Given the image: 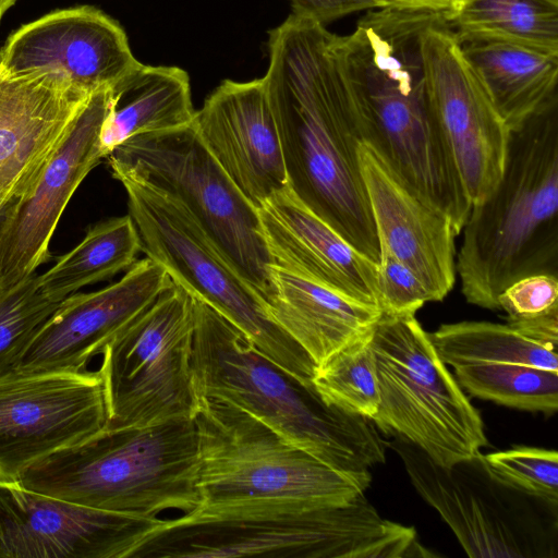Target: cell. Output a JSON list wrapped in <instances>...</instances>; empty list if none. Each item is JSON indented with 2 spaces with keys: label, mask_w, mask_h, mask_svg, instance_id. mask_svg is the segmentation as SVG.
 I'll return each instance as SVG.
<instances>
[{
  "label": "cell",
  "mask_w": 558,
  "mask_h": 558,
  "mask_svg": "<svg viewBox=\"0 0 558 558\" xmlns=\"http://www.w3.org/2000/svg\"><path fill=\"white\" fill-rule=\"evenodd\" d=\"M378 306L384 314H415L430 296L417 276L386 247L379 246Z\"/></svg>",
  "instance_id": "cell-33"
},
{
  "label": "cell",
  "mask_w": 558,
  "mask_h": 558,
  "mask_svg": "<svg viewBox=\"0 0 558 558\" xmlns=\"http://www.w3.org/2000/svg\"><path fill=\"white\" fill-rule=\"evenodd\" d=\"M508 325L534 341L557 349L558 311L533 318L508 320Z\"/></svg>",
  "instance_id": "cell-36"
},
{
  "label": "cell",
  "mask_w": 558,
  "mask_h": 558,
  "mask_svg": "<svg viewBox=\"0 0 558 558\" xmlns=\"http://www.w3.org/2000/svg\"><path fill=\"white\" fill-rule=\"evenodd\" d=\"M1 49H2V47H0V65H1Z\"/></svg>",
  "instance_id": "cell-39"
},
{
  "label": "cell",
  "mask_w": 558,
  "mask_h": 558,
  "mask_svg": "<svg viewBox=\"0 0 558 558\" xmlns=\"http://www.w3.org/2000/svg\"><path fill=\"white\" fill-rule=\"evenodd\" d=\"M106 159L114 179L143 182L182 203L229 265L269 301L272 265L258 210L213 157L193 123L135 135Z\"/></svg>",
  "instance_id": "cell-7"
},
{
  "label": "cell",
  "mask_w": 558,
  "mask_h": 558,
  "mask_svg": "<svg viewBox=\"0 0 558 558\" xmlns=\"http://www.w3.org/2000/svg\"><path fill=\"white\" fill-rule=\"evenodd\" d=\"M113 105L100 133L105 158L126 140L193 123L189 74L178 66L141 64L111 89Z\"/></svg>",
  "instance_id": "cell-25"
},
{
  "label": "cell",
  "mask_w": 558,
  "mask_h": 558,
  "mask_svg": "<svg viewBox=\"0 0 558 558\" xmlns=\"http://www.w3.org/2000/svg\"><path fill=\"white\" fill-rule=\"evenodd\" d=\"M293 15L322 25L348 14L386 7L384 0H290Z\"/></svg>",
  "instance_id": "cell-35"
},
{
  "label": "cell",
  "mask_w": 558,
  "mask_h": 558,
  "mask_svg": "<svg viewBox=\"0 0 558 558\" xmlns=\"http://www.w3.org/2000/svg\"><path fill=\"white\" fill-rule=\"evenodd\" d=\"M193 298L191 372L197 398L240 407L335 469L365 471L385 462V440L371 420L325 405L260 354L234 324Z\"/></svg>",
  "instance_id": "cell-4"
},
{
  "label": "cell",
  "mask_w": 558,
  "mask_h": 558,
  "mask_svg": "<svg viewBox=\"0 0 558 558\" xmlns=\"http://www.w3.org/2000/svg\"><path fill=\"white\" fill-rule=\"evenodd\" d=\"M263 76L288 187L357 252L379 262V241L360 162L366 114L345 81L325 25L290 14L268 32Z\"/></svg>",
  "instance_id": "cell-1"
},
{
  "label": "cell",
  "mask_w": 558,
  "mask_h": 558,
  "mask_svg": "<svg viewBox=\"0 0 558 558\" xmlns=\"http://www.w3.org/2000/svg\"><path fill=\"white\" fill-rule=\"evenodd\" d=\"M161 520L77 505L0 478V558H129Z\"/></svg>",
  "instance_id": "cell-16"
},
{
  "label": "cell",
  "mask_w": 558,
  "mask_h": 558,
  "mask_svg": "<svg viewBox=\"0 0 558 558\" xmlns=\"http://www.w3.org/2000/svg\"><path fill=\"white\" fill-rule=\"evenodd\" d=\"M462 231L456 270L473 305L498 310L515 280L558 274V97L509 130L501 178Z\"/></svg>",
  "instance_id": "cell-3"
},
{
  "label": "cell",
  "mask_w": 558,
  "mask_h": 558,
  "mask_svg": "<svg viewBox=\"0 0 558 558\" xmlns=\"http://www.w3.org/2000/svg\"><path fill=\"white\" fill-rule=\"evenodd\" d=\"M99 369L14 372L0 379V476L16 481L28 468L107 426Z\"/></svg>",
  "instance_id": "cell-13"
},
{
  "label": "cell",
  "mask_w": 558,
  "mask_h": 558,
  "mask_svg": "<svg viewBox=\"0 0 558 558\" xmlns=\"http://www.w3.org/2000/svg\"><path fill=\"white\" fill-rule=\"evenodd\" d=\"M172 282L149 257L117 282L65 298L25 350L17 373L78 372Z\"/></svg>",
  "instance_id": "cell-17"
},
{
  "label": "cell",
  "mask_w": 558,
  "mask_h": 558,
  "mask_svg": "<svg viewBox=\"0 0 558 558\" xmlns=\"http://www.w3.org/2000/svg\"><path fill=\"white\" fill-rule=\"evenodd\" d=\"M112 105L111 89L92 94L38 173L0 208V286L35 274L50 259L49 243L64 208L105 158L100 133Z\"/></svg>",
  "instance_id": "cell-15"
},
{
  "label": "cell",
  "mask_w": 558,
  "mask_h": 558,
  "mask_svg": "<svg viewBox=\"0 0 558 558\" xmlns=\"http://www.w3.org/2000/svg\"><path fill=\"white\" fill-rule=\"evenodd\" d=\"M385 445L402 459L416 492L438 511L469 557H558V501L501 480L481 452L442 466L400 436Z\"/></svg>",
  "instance_id": "cell-10"
},
{
  "label": "cell",
  "mask_w": 558,
  "mask_h": 558,
  "mask_svg": "<svg viewBox=\"0 0 558 558\" xmlns=\"http://www.w3.org/2000/svg\"><path fill=\"white\" fill-rule=\"evenodd\" d=\"M193 124L206 148L256 209L288 187L263 77L222 81L196 111Z\"/></svg>",
  "instance_id": "cell-19"
},
{
  "label": "cell",
  "mask_w": 558,
  "mask_h": 558,
  "mask_svg": "<svg viewBox=\"0 0 558 558\" xmlns=\"http://www.w3.org/2000/svg\"><path fill=\"white\" fill-rule=\"evenodd\" d=\"M428 337L446 365L525 364L558 372L557 349L511 326L487 322L441 325Z\"/></svg>",
  "instance_id": "cell-28"
},
{
  "label": "cell",
  "mask_w": 558,
  "mask_h": 558,
  "mask_svg": "<svg viewBox=\"0 0 558 558\" xmlns=\"http://www.w3.org/2000/svg\"><path fill=\"white\" fill-rule=\"evenodd\" d=\"M0 478H2V477L0 476Z\"/></svg>",
  "instance_id": "cell-41"
},
{
  "label": "cell",
  "mask_w": 558,
  "mask_h": 558,
  "mask_svg": "<svg viewBox=\"0 0 558 558\" xmlns=\"http://www.w3.org/2000/svg\"><path fill=\"white\" fill-rule=\"evenodd\" d=\"M271 280L272 295L266 303L268 316L316 367L369 331L381 316L376 305L275 266Z\"/></svg>",
  "instance_id": "cell-23"
},
{
  "label": "cell",
  "mask_w": 558,
  "mask_h": 558,
  "mask_svg": "<svg viewBox=\"0 0 558 558\" xmlns=\"http://www.w3.org/2000/svg\"><path fill=\"white\" fill-rule=\"evenodd\" d=\"M412 526L381 518L364 494L342 506L252 501L162 519L129 558L429 557Z\"/></svg>",
  "instance_id": "cell-2"
},
{
  "label": "cell",
  "mask_w": 558,
  "mask_h": 558,
  "mask_svg": "<svg viewBox=\"0 0 558 558\" xmlns=\"http://www.w3.org/2000/svg\"><path fill=\"white\" fill-rule=\"evenodd\" d=\"M60 303L41 292L36 274L0 286V379L16 371L33 338Z\"/></svg>",
  "instance_id": "cell-31"
},
{
  "label": "cell",
  "mask_w": 558,
  "mask_h": 558,
  "mask_svg": "<svg viewBox=\"0 0 558 558\" xmlns=\"http://www.w3.org/2000/svg\"><path fill=\"white\" fill-rule=\"evenodd\" d=\"M459 44L509 130L558 97V54L502 41Z\"/></svg>",
  "instance_id": "cell-24"
},
{
  "label": "cell",
  "mask_w": 558,
  "mask_h": 558,
  "mask_svg": "<svg viewBox=\"0 0 558 558\" xmlns=\"http://www.w3.org/2000/svg\"><path fill=\"white\" fill-rule=\"evenodd\" d=\"M373 328L317 366L312 379L325 405L367 420L377 413L380 402Z\"/></svg>",
  "instance_id": "cell-29"
},
{
  "label": "cell",
  "mask_w": 558,
  "mask_h": 558,
  "mask_svg": "<svg viewBox=\"0 0 558 558\" xmlns=\"http://www.w3.org/2000/svg\"><path fill=\"white\" fill-rule=\"evenodd\" d=\"M484 459L498 477L512 486L529 494L558 501L556 450L515 447L485 454Z\"/></svg>",
  "instance_id": "cell-32"
},
{
  "label": "cell",
  "mask_w": 558,
  "mask_h": 558,
  "mask_svg": "<svg viewBox=\"0 0 558 558\" xmlns=\"http://www.w3.org/2000/svg\"><path fill=\"white\" fill-rule=\"evenodd\" d=\"M17 0H0V21Z\"/></svg>",
  "instance_id": "cell-38"
},
{
  "label": "cell",
  "mask_w": 558,
  "mask_h": 558,
  "mask_svg": "<svg viewBox=\"0 0 558 558\" xmlns=\"http://www.w3.org/2000/svg\"><path fill=\"white\" fill-rule=\"evenodd\" d=\"M357 153L379 246L417 276L430 301H441L457 271L458 232L450 218L404 181L371 142H362Z\"/></svg>",
  "instance_id": "cell-20"
},
{
  "label": "cell",
  "mask_w": 558,
  "mask_h": 558,
  "mask_svg": "<svg viewBox=\"0 0 558 558\" xmlns=\"http://www.w3.org/2000/svg\"><path fill=\"white\" fill-rule=\"evenodd\" d=\"M90 95L62 71L0 68V208L38 173Z\"/></svg>",
  "instance_id": "cell-21"
},
{
  "label": "cell",
  "mask_w": 558,
  "mask_h": 558,
  "mask_svg": "<svg viewBox=\"0 0 558 558\" xmlns=\"http://www.w3.org/2000/svg\"><path fill=\"white\" fill-rule=\"evenodd\" d=\"M498 310L507 313V320L525 319L558 311V278L551 274H536L509 284L498 296Z\"/></svg>",
  "instance_id": "cell-34"
},
{
  "label": "cell",
  "mask_w": 558,
  "mask_h": 558,
  "mask_svg": "<svg viewBox=\"0 0 558 558\" xmlns=\"http://www.w3.org/2000/svg\"><path fill=\"white\" fill-rule=\"evenodd\" d=\"M194 416L143 427L107 428L28 468L16 482L77 505L158 518L202 504Z\"/></svg>",
  "instance_id": "cell-5"
},
{
  "label": "cell",
  "mask_w": 558,
  "mask_h": 558,
  "mask_svg": "<svg viewBox=\"0 0 558 558\" xmlns=\"http://www.w3.org/2000/svg\"><path fill=\"white\" fill-rule=\"evenodd\" d=\"M141 251L171 280L234 324L256 350L302 387L312 390L316 365L267 314L266 302L229 265L178 199L143 182L122 178Z\"/></svg>",
  "instance_id": "cell-8"
},
{
  "label": "cell",
  "mask_w": 558,
  "mask_h": 558,
  "mask_svg": "<svg viewBox=\"0 0 558 558\" xmlns=\"http://www.w3.org/2000/svg\"><path fill=\"white\" fill-rule=\"evenodd\" d=\"M194 298L171 282L102 350L107 428L194 416L191 355Z\"/></svg>",
  "instance_id": "cell-11"
},
{
  "label": "cell",
  "mask_w": 558,
  "mask_h": 558,
  "mask_svg": "<svg viewBox=\"0 0 558 558\" xmlns=\"http://www.w3.org/2000/svg\"><path fill=\"white\" fill-rule=\"evenodd\" d=\"M454 375L474 397L546 415L558 410V372L525 364H480L456 367Z\"/></svg>",
  "instance_id": "cell-30"
},
{
  "label": "cell",
  "mask_w": 558,
  "mask_h": 558,
  "mask_svg": "<svg viewBox=\"0 0 558 558\" xmlns=\"http://www.w3.org/2000/svg\"><path fill=\"white\" fill-rule=\"evenodd\" d=\"M555 1H558V0H555Z\"/></svg>",
  "instance_id": "cell-40"
},
{
  "label": "cell",
  "mask_w": 558,
  "mask_h": 558,
  "mask_svg": "<svg viewBox=\"0 0 558 558\" xmlns=\"http://www.w3.org/2000/svg\"><path fill=\"white\" fill-rule=\"evenodd\" d=\"M142 63L118 21L92 5L52 11L13 32L1 49L7 72H64L88 94L112 89Z\"/></svg>",
  "instance_id": "cell-18"
},
{
  "label": "cell",
  "mask_w": 558,
  "mask_h": 558,
  "mask_svg": "<svg viewBox=\"0 0 558 558\" xmlns=\"http://www.w3.org/2000/svg\"><path fill=\"white\" fill-rule=\"evenodd\" d=\"M360 102L371 143L404 181L450 218L459 234L472 204L429 110L425 78L403 71L384 73L363 88Z\"/></svg>",
  "instance_id": "cell-14"
},
{
  "label": "cell",
  "mask_w": 558,
  "mask_h": 558,
  "mask_svg": "<svg viewBox=\"0 0 558 558\" xmlns=\"http://www.w3.org/2000/svg\"><path fill=\"white\" fill-rule=\"evenodd\" d=\"M380 402L372 422L442 466L487 445L480 413L436 352L415 314H384L371 339Z\"/></svg>",
  "instance_id": "cell-9"
},
{
  "label": "cell",
  "mask_w": 558,
  "mask_h": 558,
  "mask_svg": "<svg viewBox=\"0 0 558 558\" xmlns=\"http://www.w3.org/2000/svg\"><path fill=\"white\" fill-rule=\"evenodd\" d=\"M257 210L272 266L378 306V263L357 252L289 187Z\"/></svg>",
  "instance_id": "cell-22"
},
{
  "label": "cell",
  "mask_w": 558,
  "mask_h": 558,
  "mask_svg": "<svg viewBox=\"0 0 558 558\" xmlns=\"http://www.w3.org/2000/svg\"><path fill=\"white\" fill-rule=\"evenodd\" d=\"M447 23L459 43L502 41L558 54L555 0H468Z\"/></svg>",
  "instance_id": "cell-27"
},
{
  "label": "cell",
  "mask_w": 558,
  "mask_h": 558,
  "mask_svg": "<svg viewBox=\"0 0 558 558\" xmlns=\"http://www.w3.org/2000/svg\"><path fill=\"white\" fill-rule=\"evenodd\" d=\"M141 239L130 214L94 225L73 250L38 276L41 292L60 303L78 289L107 280L137 262Z\"/></svg>",
  "instance_id": "cell-26"
},
{
  "label": "cell",
  "mask_w": 558,
  "mask_h": 558,
  "mask_svg": "<svg viewBox=\"0 0 558 558\" xmlns=\"http://www.w3.org/2000/svg\"><path fill=\"white\" fill-rule=\"evenodd\" d=\"M468 0H384L386 7L392 5L408 9H422L439 12L446 19L458 12Z\"/></svg>",
  "instance_id": "cell-37"
},
{
  "label": "cell",
  "mask_w": 558,
  "mask_h": 558,
  "mask_svg": "<svg viewBox=\"0 0 558 558\" xmlns=\"http://www.w3.org/2000/svg\"><path fill=\"white\" fill-rule=\"evenodd\" d=\"M194 421L201 506L252 501L342 506L371 484L368 470L335 469L233 403L198 397Z\"/></svg>",
  "instance_id": "cell-6"
},
{
  "label": "cell",
  "mask_w": 558,
  "mask_h": 558,
  "mask_svg": "<svg viewBox=\"0 0 558 558\" xmlns=\"http://www.w3.org/2000/svg\"><path fill=\"white\" fill-rule=\"evenodd\" d=\"M429 110L473 205L498 184L509 129L466 62L446 16L421 36Z\"/></svg>",
  "instance_id": "cell-12"
}]
</instances>
